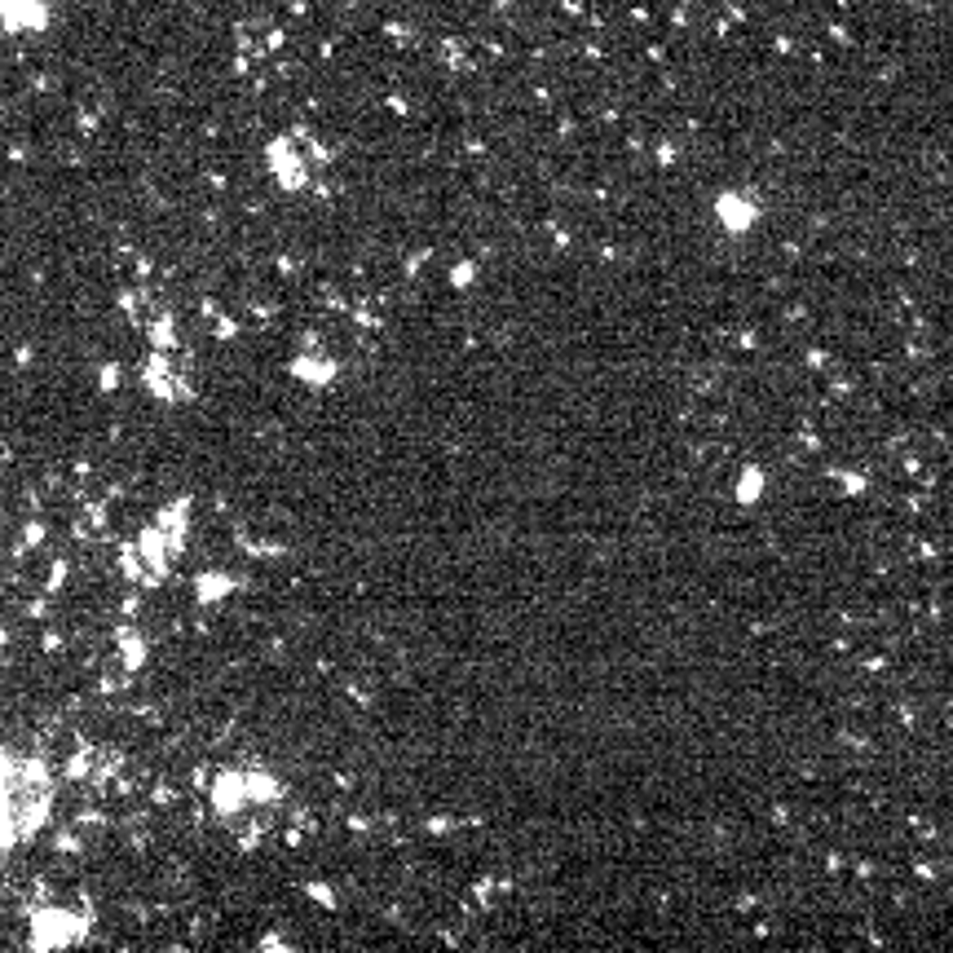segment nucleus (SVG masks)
<instances>
[{
  "instance_id": "nucleus-1",
  "label": "nucleus",
  "mask_w": 953,
  "mask_h": 953,
  "mask_svg": "<svg viewBox=\"0 0 953 953\" xmlns=\"http://www.w3.org/2000/svg\"><path fill=\"white\" fill-rule=\"evenodd\" d=\"M243 804H248V781H243V773H221L217 786H212V808L221 812V816H234V812H243Z\"/></svg>"
},
{
  "instance_id": "nucleus-2",
  "label": "nucleus",
  "mask_w": 953,
  "mask_h": 953,
  "mask_svg": "<svg viewBox=\"0 0 953 953\" xmlns=\"http://www.w3.org/2000/svg\"><path fill=\"white\" fill-rule=\"evenodd\" d=\"M755 217H759V208H755V203H742L737 195H724V199H720V221H724V226H728L733 234H742V230H746V226L755 221Z\"/></svg>"
},
{
  "instance_id": "nucleus-3",
  "label": "nucleus",
  "mask_w": 953,
  "mask_h": 953,
  "mask_svg": "<svg viewBox=\"0 0 953 953\" xmlns=\"http://www.w3.org/2000/svg\"><path fill=\"white\" fill-rule=\"evenodd\" d=\"M243 781H248V804H274L283 795V786L269 773H243Z\"/></svg>"
},
{
  "instance_id": "nucleus-4",
  "label": "nucleus",
  "mask_w": 953,
  "mask_h": 953,
  "mask_svg": "<svg viewBox=\"0 0 953 953\" xmlns=\"http://www.w3.org/2000/svg\"><path fill=\"white\" fill-rule=\"evenodd\" d=\"M296 376L309 380V384H327V380H331V367H322V362H296Z\"/></svg>"
},
{
  "instance_id": "nucleus-5",
  "label": "nucleus",
  "mask_w": 953,
  "mask_h": 953,
  "mask_svg": "<svg viewBox=\"0 0 953 953\" xmlns=\"http://www.w3.org/2000/svg\"><path fill=\"white\" fill-rule=\"evenodd\" d=\"M759 491H764V477H759L755 468H746V472H742V486H737V499H742V503H751Z\"/></svg>"
}]
</instances>
